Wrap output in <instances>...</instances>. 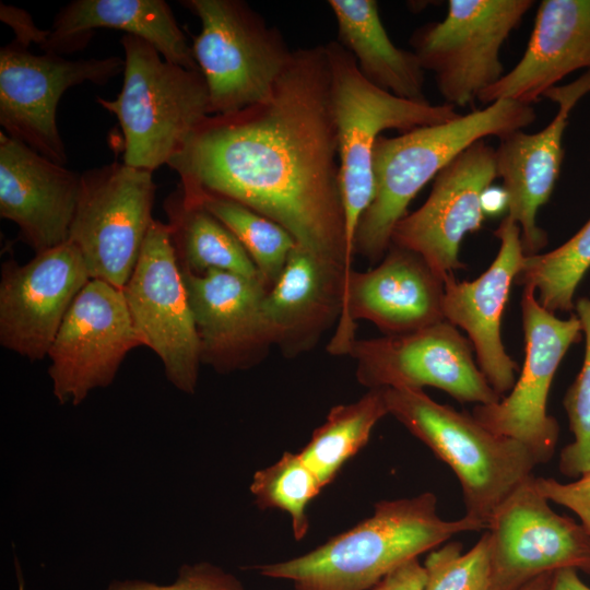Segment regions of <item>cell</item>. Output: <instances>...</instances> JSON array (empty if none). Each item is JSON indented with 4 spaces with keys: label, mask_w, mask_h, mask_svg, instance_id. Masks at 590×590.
<instances>
[{
    "label": "cell",
    "mask_w": 590,
    "mask_h": 590,
    "mask_svg": "<svg viewBox=\"0 0 590 590\" xmlns=\"http://www.w3.org/2000/svg\"><path fill=\"white\" fill-rule=\"evenodd\" d=\"M346 278L343 266L295 246L263 302L272 344L284 356L311 350L339 321Z\"/></svg>",
    "instance_id": "obj_23"
},
{
    "label": "cell",
    "mask_w": 590,
    "mask_h": 590,
    "mask_svg": "<svg viewBox=\"0 0 590 590\" xmlns=\"http://www.w3.org/2000/svg\"><path fill=\"white\" fill-rule=\"evenodd\" d=\"M387 414L384 389H369L355 402L333 406L298 453L326 487L366 446L373 428Z\"/></svg>",
    "instance_id": "obj_28"
},
{
    "label": "cell",
    "mask_w": 590,
    "mask_h": 590,
    "mask_svg": "<svg viewBox=\"0 0 590 590\" xmlns=\"http://www.w3.org/2000/svg\"><path fill=\"white\" fill-rule=\"evenodd\" d=\"M118 56L69 60L36 55L13 39L0 49V125L5 134L50 161L64 165L68 155L57 126V107L72 86L106 84L123 73Z\"/></svg>",
    "instance_id": "obj_10"
},
{
    "label": "cell",
    "mask_w": 590,
    "mask_h": 590,
    "mask_svg": "<svg viewBox=\"0 0 590 590\" xmlns=\"http://www.w3.org/2000/svg\"><path fill=\"white\" fill-rule=\"evenodd\" d=\"M167 165L185 196L246 205L347 276L353 271L324 45L294 50L264 101L206 117Z\"/></svg>",
    "instance_id": "obj_1"
},
{
    "label": "cell",
    "mask_w": 590,
    "mask_h": 590,
    "mask_svg": "<svg viewBox=\"0 0 590 590\" xmlns=\"http://www.w3.org/2000/svg\"><path fill=\"white\" fill-rule=\"evenodd\" d=\"M580 69L590 70V0H543L521 59L477 99L532 105Z\"/></svg>",
    "instance_id": "obj_24"
},
{
    "label": "cell",
    "mask_w": 590,
    "mask_h": 590,
    "mask_svg": "<svg viewBox=\"0 0 590 590\" xmlns=\"http://www.w3.org/2000/svg\"><path fill=\"white\" fill-rule=\"evenodd\" d=\"M153 173L113 162L81 174L68 241L82 255L91 279L123 288L154 221Z\"/></svg>",
    "instance_id": "obj_9"
},
{
    "label": "cell",
    "mask_w": 590,
    "mask_h": 590,
    "mask_svg": "<svg viewBox=\"0 0 590 590\" xmlns=\"http://www.w3.org/2000/svg\"><path fill=\"white\" fill-rule=\"evenodd\" d=\"M535 119L532 105L504 98L442 123L380 135L374 148L375 193L357 227L355 253L377 262L408 205L441 169L473 143L522 130Z\"/></svg>",
    "instance_id": "obj_3"
},
{
    "label": "cell",
    "mask_w": 590,
    "mask_h": 590,
    "mask_svg": "<svg viewBox=\"0 0 590 590\" xmlns=\"http://www.w3.org/2000/svg\"><path fill=\"white\" fill-rule=\"evenodd\" d=\"M349 355L358 382L369 389L435 387L460 403L502 399L475 362L469 339L447 320L410 333L357 339Z\"/></svg>",
    "instance_id": "obj_13"
},
{
    "label": "cell",
    "mask_w": 590,
    "mask_h": 590,
    "mask_svg": "<svg viewBox=\"0 0 590 590\" xmlns=\"http://www.w3.org/2000/svg\"><path fill=\"white\" fill-rule=\"evenodd\" d=\"M494 234L500 246L484 273L470 282H458L453 274L445 279L442 312L445 320L467 332L481 371L503 398L515 386L519 366L504 347L500 320L524 253L520 227L508 215Z\"/></svg>",
    "instance_id": "obj_21"
},
{
    "label": "cell",
    "mask_w": 590,
    "mask_h": 590,
    "mask_svg": "<svg viewBox=\"0 0 590 590\" xmlns=\"http://www.w3.org/2000/svg\"><path fill=\"white\" fill-rule=\"evenodd\" d=\"M19 590H24L23 583L20 581Z\"/></svg>",
    "instance_id": "obj_41"
},
{
    "label": "cell",
    "mask_w": 590,
    "mask_h": 590,
    "mask_svg": "<svg viewBox=\"0 0 590 590\" xmlns=\"http://www.w3.org/2000/svg\"><path fill=\"white\" fill-rule=\"evenodd\" d=\"M81 174L0 131V216L35 253L68 241Z\"/></svg>",
    "instance_id": "obj_22"
},
{
    "label": "cell",
    "mask_w": 590,
    "mask_h": 590,
    "mask_svg": "<svg viewBox=\"0 0 590 590\" xmlns=\"http://www.w3.org/2000/svg\"><path fill=\"white\" fill-rule=\"evenodd\" d=\"M323 486L299 453L284 452L270 467L255 473L250 492L261 509H280L291 517L293 535L302 540L308 532V504Z\"/></svg>",
    "instance_id": "obj_31"
},
{
    "label": "cell",
    "mask_w": 590,
    "mask_h": 590,
    "mask_svg": "<svg viewBox=\"0 0 590 590\" xmlns=\"http://www.w3.org/2000/svg\"><path fill=\"white\" fill-rule=\"evenodd\" d=\"M577 316L585 334L581 369L567 389L563 405L574 439L559 452L558 470L569 479L590 472V296L575 302Z\"/></svg>",
    "instance_id": "obj_32"
},
{
    "label": "cell",
    "mask_w": 590,
    "mask_h": 590,
    "mask_svg": "<svg viewBox=\"0 0 590 590\" xmlns=\"http://www.w3.org/2000/svg\"><path fill=\"white\" fill-rule=\"evenodd\" d=\"M97 28L122 31L140 37L175 64L199 70L192 47L164 0H74L56 14L40 46L45 52L84 49Z\"/></svg>",
    "instance_id": "obj_25"
},
{
    "label": "cell",
    "mask_w": 590,
    "mask_h": 590,
    "mask_svg": "<svg viewBox=\"0 0 590 590\" xmlns=\"http://www.w3.org/2000/svg\"><path fill=\"white\" fill-rule=\"evenodd\" d=\"M462 550L460 542L451 541L428 552L424 590H489L487 532L469 551Z\"/></svg>",
    "instance_id": "obj_33"
},
{
    "label": "cell",
    "mask_w": 590,
    "mask_h": 590,
    "mask_svg": "<svg viewBox=\"0 0 590 590\" xmlns=\"http://www.w3.org/2000/svg\"><path fill=\"white\" fill-rule=\"evenodd\" d=\"M589 269L590 219L559 247L524 256L515 283L533 287L539 303L548 311L570 312L575 308V292Z\"/></svg>",
    "instance_id": "obj_30"
},
{
    "label": "cell",
    "mask_w": 590,
    "mask_h": 590,
    "mask_svg": "<svg viewBox=\"0 0 590 590\" xmlns=\"http://www.w3.org/2000/svg\"><path fill=\"white\" fill-rule=\"evenodd\" d=\"M483 529L484 523L465 515L444 520L436 495L425 492L380 500L370 517L312 551L256 568L262 576L292 581L295 590H369L398 566L456 534Z\"/></svg>",
    "instance_id": "obj_2"
},
{
    "label": "cell",
    "mask_w": 590,
    "mask_h": 590,
    "mask_svg": "<svg viewBox=\"0 0 590 590\" xmlns=\"http://www.w3.org/2000/svg\"><path fill=\"white\" fill-rule=\"evenodd\" d=\"M533 0H449L444 20L427 23L410 44L434 73L446 104L464 107L505 74L500 49Z\"/></svg>",
    "instance_id": "obj_8"
},
{
    "label": "cell",
    "mask_w": 590,
    "mask_h": 590,
    "mask_svg": "<svg viewBox=\"0 0 590 590\" xmlns=\"http://www.w3.org/2000/svg\"><path fill=\"white\" fill-rule=\"evenodd\" d=\"M521 318L526 358L515 386L498 402L476 404L473 417L496 435L523 444L538 464L554 456L559 424L547 413V399L554 375L571 344L581 340L577 315L559 319L545 309L531 286H524Z\"/></svg>",
    "instance_id": "obj_11"
},
{
    "label": "cell",
    "mask_w": 590,
    "mask_h": 590,
    "mask_svg": "<svg viewBox=\"0 0 590 590\" xmlns=\"http://www.w3.org/2000/svg\"><path fill=\"white\" fill-rule=\"evenodd\" d=\"M445 280L416 252L390 245L381 262L345 281L342 312L327 346L331 355H349L356 321L365 319L386 335L404 334L445 320Z\"/></svg>",
    "instance_id": "obj_16"
},
{
    "label": "cell",
    "mask_w": 590,
    "mask_h": 590,
    "mask_svg": "<svg viewBox=\"0 0 590 590\" xmlns=\"http://www.w3.org/2000/svg\"><path fill=\"white\" fill-rule=\"evenodd\" d=\"M141 345L122 288L91 279L48 352L55 397L61 404H80L92 390L109 386L127 354Z\"/></svg>",
    "instance_id": "obj_15"
},
{
    "label": "cell",
    "mask_w": 590,
    "mask_h": 590,
    "mask_svg": "<svg viewBox=\"0 0 590 590\" xmlns=\"http://www.w3.org/2000/svg\"><path fill=\"white\" fill-rule=\"evenodd\" d=\"M338 42L355 58L361 73L398 97L427 102L424 69L417 56L397 47L381 22L375 0H329Z\"/></svg>",
    "instance_id": "obj_26"
},
{
    "label": "cell",
    "mask_w": 590,
    "mask_h": 590,
    "mask_svg": "<svg viewBox=\"0 0 590 590\" xmlns=\"http://www.w3.org/2000/svg\"><path fill=\"white\" fill-rule=\"evenodd\" d=\"M497 177L495 149L477 141L434 178L427 200L394 226L391 244L412 250L444 280L464 268V236L482 228V196Z\"/></svg>",
    "instance_id": "obj_17"
},
{
    "label": "cell",
    "mask_w": 590,
    "mask_h": 590,
    "mask_svg": "<svg viewBox=\"0 0 590 590\" xmlns=\"http://www.w3.org/2000/svg\"><path fill=\"white\" fill-rule=\"evenodd\" d=\"M486 530L489 590H517L566 568L590 575V535L580 522L551 507L534 475L497 507Z\"/></svg>",
    "instance_id": "obj_14"
},
{
    "label": "cell",
    "mask_w": 590,
    "mask_h": 590,
    "mask_svg": "<svg viewBox=\"0 0 590 590\" xmlns=\"http://www.w3.org/2000/svg\"><path fill=\"white\" fill-rule=\"evenodd\" d=\"M164 209L181 269L194 274L214 269L259 278L234 234L204 208L186 200L179 187L166 198Z\"/></svg>",
    "instance_id": "obj_27"
},
{
    "label": "cell",
    "mask_w": 590,
    "mask_h": 590,
    "mask_svg": "<svg viewBox=\"0 0 590 590\" xmlns=\"http://www.w3.org/2000/svg\"><path fill=\"white\" fill-rule=\"evenodd\" d=\"M122 291L142 345L160 357L170 384L193 393L199 338L167 223L153 221Z\"/></svg>",
    "instance_id": "obj_12"
},
{
    "label": "cell",
    "mask_w": 590,
    "mask_h": 590,
    "mask_svg": "<svg viewBox=\"0 0 590 590\" xmlns=\"http://www.w3.org/2000/svg\"><path fill=\"white\" fill-rule=\"evenodd\" d=\"M180 3L201 21L191 47L206 83L211 114L264 101L293 54L280 31L243 0Z\"/></svg>",
    "instance_id": "obj_7"
},
{
    "label": "cell",
    "mask_w": 590,
    "mask_h": 590,
    "mask_svg": "<svg viewBox=\"0 0 590 590\" xmlns=\"http://www.w3.org/2000/svg\"><path fill=\"white\" fill-rule=\"evenodd\" d=\"M0 16L14 31V39L28 47L33 43L40 46L44 44L48 30H38L26 11L1 3Z\"/></svg>",
    "instance_id": "obj_37"
},
{
    "label": "cell",
    "mask_w": 590,
    "mask_h": 590,
    "mask_svg": "<svg viewBox=\"0 0 590 590\" xmlns=\"http://www.w3.org/2000/svg\"><path fill=\"white\" fill-rule=\"evenodd\" d=\"M106 590H245L231 574L209 563L184 565L176 580L157 585L144 580L114 581Z\"/></svg>",
    "instance_id": "obj_34"
},
{
    "label": "cell",
    "mask_w": 590,
    "mask_h": 590,
    "mask_svg": "<svg viewBox=\"0 0 590 590\" xmlns=\"http://www.w3.org/2000/svg\"><path fill=\"white\" fill-rule=\"evenodd\" d=\"M426 574L417 558L388 573L371 590H424Z\"/></svg>",
    "instance_id": "obj_36"
},
{
    "label": "cell",
    "mask_w": 590,
    "mask_h": 590,
    "mask_svg": "<svg viewBox=\"0 0 590 590\" xmlns=\"http://www.w3.org/2000/svg\"><path fill=\"white\" fill-rule=\"evenodd\" d=\"M324 47L337 127L347 263L352 269L357 227L375 193L374 148L381 132H408L452 120L460 114L446 103L413 102L381 90L361 73L355 58L338 40Z\"/></svg>",
    "instance_id": "obj_6"
},
{
    "label": "cell",
    "mask_w": 590,
    "mask_h": 590,
    "mask_svg": "<svg viewBox=\"0 0 590 590\" xmlns=\"http://www.w3.org/2000/svg\"><path fill=\"white\" fill-rule=\"evenodd\" d=\"M123 83L115 99L97 97L114 114L123 133V163L154 172L167 165L200 123L211 116L200 70L165 60L146 40L125 34Z\"/></svg>",
    "instance_id": "obj_4"
},
{
    "label": "cell",
    "mask_w": 590,
    "mask_h": 590,
    "mask_svg": "<svg viewBox=\"0 0 590 590\" xmlns=\"http://www.w3.org/2000/svg\"><path fill=\"white\" fill-rule=\"evenodd\" d=\"M538 489L550 502L568 508L590 535V472L569 482L535 477Z\"/></svg>",
    "instance_id": "obj_35"
},
{
    "label": "cell",
    "mask_w": 590,
    "mask_h": 590,
    "mask_svg": "<svg viewBox=\"0 0 590 590\" xmlns=\"http://www.w3.org/2000/svg\"><path fill=\"white\" fill-rule=\"evenodd\" d=\"M180 270L201 363L219 373L258 364L272 345L263 314L268 287L260 278L214 269L201 274Z\"/></svg>",
    "instance_id": "obj_20"
},
{
    "label": "cell",
    "mask_w": 590,
    "mask_h": 590,
    "mask_svg": "<svg viewBox=\"0 0 590 590\" xmlns=\"http://www.w3.org/2000/svg\"><path fill=\"white\" fill-rule=\"evenodd\" d=\"M552 574L541 575L534 578L533 580L527 582L526 585H523L517 590H545V588L547 587L551 580Z\"/></svg>",
    "instance_id": "obj_40"
},
{
    "label": "cell",
    "mask_w": 590,
    "mask_h": 590,
    "mask_svg": "<svg viewBox=\"0 0 590 590\" xmlns=\"http://www.w3.org/2000/svg\"><path fill=\"white\" fill-rule=\"evenodd\" d=\"M182 196L204 208L234 234L269 290L281 275L297 245L294 237L280 224L236 201L204 193Z\"/></svg>",
    "instance_id": "obj_29"
},
{
    "label": "cell",
    "mask_w": 590,
    "mask_h": 590,
    "mask_svg": "<svg viewBox=\"0 0 590 590\" xmlns=\"http://www.w3.org/2000/svg\"><path fill=\"white\" fill-rule=\"evenodd\" d=\"M91 280L78 248L66 241L25 264L8 260L0 281V343L31 361L48 356L75 297Z\"/></svg>",
    "instance_id": "obj_18"
},
{
    "label": "cell",
    "mask_w": 590,
    "mask_h": 590,
    "mask_svg": "<svg viewBox=\"0 0 590 590\" xmlns=\"http://www.w3.org/2000/svg\"><path fill=\"white\" fill-rule=\"evenodd\" d=\"M589 93L590 70L568 84L545 92L543 97L556 103L558 110L544 129L534 133L517 130L498 138L496 174L507 194V215L520 227L526 257L540 253L547 245V233L538 226L536 214L550 200L558 179L570 113Z\"/></svg>",
    "instance_id": "obj_19"
},
{
    "label": "cell",
    "mask_w": 590,
    "mask_h": 590,
    "mask_svg": "<svg viewBox=\"0 0 590 590\" xmlns=\"http://www.w3.org/2000/svg\"><path fill=\"white\" fill-rule=\"evenodd\" d=\"M388 413L456 474L465 516L487 523L538 464L520 441L496 435L472 414L433 400L423 390L382 388Z\"/></svg>",
    "instance_id": "obj_5"
},
{
    "label": "cell",
    "mask_w": 590,
    "mask_h": 590,
    "mask_svg": "<svg viewBox=\"0 0 590 590\" xmlns=\"http://www.w3.org/2000/svg\"><path fill=\"white\" fill-rule=\"evenodd\" d=\"M545 590H590L575 569H559L552 574Z\"/></svg>",
    "instance_id": "obj_38"
},
{
    "label": "cell",
    "mask_w": 590,
    "mask_h": 590,
    "mask_svg": "<svg viewBox=\"0 0 590 590\" xmlns=\"http://www.w3.org/2000/svg\"><path fill=\"white\" fill-rule=\"evenodd\" d=\"M482 205L485 215H495L507 209V194L505 190L489 186L482 196Z\"/></svg>",
    "instance_id": "obj_39"
}]
</instances>
